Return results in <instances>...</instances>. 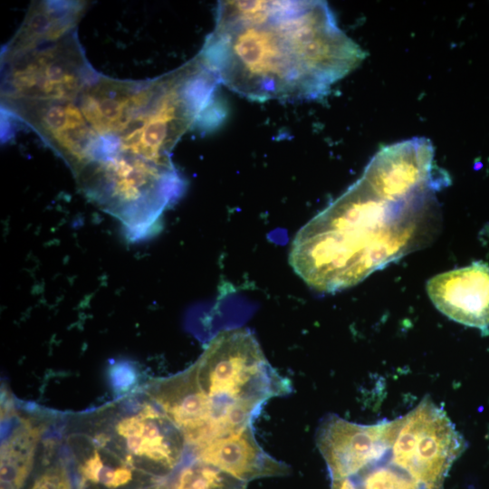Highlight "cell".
<instances>
[{
  "mask_svg": "<svg viewBox=\"0 0 489 489\" xmlns=\"http://www.w3.org/2000/svg\"><path fill=\"white\" fill-rule=\"evenodd\" d=\"M463 436L446 413L428 398L395 419L392 462L426 489H443L454 461L465 450Z\"/></svg>",
  "mask_w": 489,
  "mask_h": 489,
  "instance_id": "8",
  "label": "cell"
},
{
  "mask_svg": "<svg viewBox=\"0 0 489 489\" xmlns=\"http://www.w3.org/2000/svg\"><path fill=\"white\" fill-rule=\"evenodd\" d=\"M4 110L26 123L68 164L74 177L102 158L103 139L76 101L2 100Z\"/></svg>",
  "mask_w": 489,
  "mask_h": 489,
  "instance_id": "9",
  "label": "cell"
},
{
  "mask_svg": "<svg viewBox=\"0 0 489 489\" xmlns=\"http://www.w3.org/2000/svg\"><path fill=\"white\" fill-rule=\"evenodd\" d=\"M394 432V420L360 425L329 414L318 426L316 445L331 479L350 478L383 456Z\"/></svg>",
  "mask_w": 489,
  "mask_h": 489,
  "instance_id": "11",
  "label": "cell"
},
{
  "mask_svg": "<svg viewBox=\"0 0 489 489\" xmlns=\"http://www.w3.org/2000/svg\"><path fill=\"white\" fill-rule=\"evenodd\" d=\"M85 7L82 1L34 2L20 28L5 45L2 62L74 33Z\"/></svg>",
  "mask_w": 489,
  "mask_h": 489,
  "instance_id": "16",
  "label": "cell"
},
{
  "mask_svg": "<svg viewBox=\"0 0 489 489\" xmlns=\"http://www.w3.org/2000/svg\"><path fill=\"white\" fill-rule=\"evenodd\" d=\"M331 489H359L350 478L332 479Z\"/></svg>",
  "mask_w": 489,
  "mask_h": 489,
  "instance_id": "21",
  "label": "cell"
},
{
  "mask_svg": "<svg viewBox=\"0 0 489 489\" xmlns=\"http://www.w3.org/2000/svg\"><path fill=\"white\" fill-rule=\"evenodd\" d=\"M436 308L449 319L482 331L489 327V264H472L439 273L427 283Z\"/></svg>",
  "mask_w": 489,
  "mask_h": 489,
  "instance_id": "14",
  "label": "cell"
},
{
  "mask_svg": "<svg viewBox=\"0 0 489 489\" xmlns=\"http://www.w3.org/2000/svg\"><path fill=\"white\" fill-rule=\"evenodd\" d=\"M219 81L197 54L179 68L154 79L146 108L116 139L117 153L174 167L171 152L192 127H215L223 119Z\"/></svg>",
  "mask_w": 489,
  "mask_h": 489,
  "instance_id": "3",
  "label": "cell"
},
{
  "mask_svg": "<svg viewBox=\"0 0 489 489\" xmlns=\"http://www.w3.org/2000/svg\"><path fill=\"white\" fill-rule=\"evenodd\" d=\"M193 365L212 401L220 436L252 424L265 401L292 391L246 328L219 331Z\"/></svg>",
  "mask_w": 489,
  "mask_h": 489,
  "instance_id": "4",
  "label": "cell"
},
{
  "mask_svg": "<svg viewBox=\"0 0 489 489\" xmlns=\"http://www.w3.org/2000/svg\"><path fill=\"white\" fill-rule=\"evenodd\" d=\"M188 455L245 483L263 477L283 476L291 472L288 465L261 447L252 424L217 436L188 451Z\"/></svg>",
  "mask_w": 489,
  "mask_h": 489,
  "instance_id": "15",
  "label": "cell"
},
{
  "mask_svg": "<svg viewBox=\"0 0 489 489\" xmlns=\"http://www.w3.org/2000/svg\"><path fill=\"white\" fill-rule=\"evenodd\" d=\"M2 63V100L77 101L100 76L75 32Z\"/></svg>",
  "mask_w": 489,
  "mask_h": 489,
  "instance_id": "7",
  "label": "cell"
},
{
  "mask_svg": "<svg viewBox=\"0 0 489 489\" xmlns=\"http://www.w3.org/2000/svg\"><path fill=\"white\" fill-rule=\"evenodd\" d=\"M361 489H419V485L398 471L379 467L364 476Z\"/></svg>",
  "mask_w": 489,
  "mask_h": 489,
  "instance_id": "20",
  "label": "cell"
},
{
  "mask_svg": "<svg viewBox=\"0 0 489 489\" xmlns=\"http://www.w3.org/2000/svg\"><path fill=\"white\" fill-rule=\"evenodd\" d=\"M436 212L434 192L393 198L360 177L297 232L289 263L312 289L341 291L425 244Z\"/></svg>",
  "mask_w": 489,
  "mask_h": 489,
  "instance_id": "2",
  "label": "cell"
},
{
  "mask_svg": "<svg viewBox=\"0 0 489 489\" xmlns=\"http://www.w3.org/2000/svg\"><path fill=\"white\" fill-rule=\"evenodd\" d=\"M145 392L182 432L188 451L220 436L212 401L201 389L194 365L156 380Z\"/></svg>",
  "mask_w": 489,
  "mask_h": 489,
  "instance_id": "12",
  "label": "cell"
},
{
  "mask_svg": "<svg viewBox=\"0 0 489 489\" xmlns=\"http://www.w3.org/2000/svg\"><path fill=\"white\" fill-rule=\"evenodd\" d=\"M82 423L120 459L158 481H168L188 453L182 432L146 392L85 412Z\"/></svg>",
  "mask_w": 489,
  "mask_h": 489,
  "instance_id": "6",
  "label": "cell"
},
{
  "mask_svg": "<svg viewBox=\"0 0 489 489\" xmlns=\"http://www.w3.org/2000/svg\"><path fill=\"white\" fill-rule=\"evenodd\" d=\"M361 177L380 193L407 199L436 192L449 183L448 174L435 164L430 139L414 137L381 148Z\"/></svg>",
  "mask_w": 489,
  "mask_h": 489,
  "instance_id": "10",
  "label": "cell"
},
{
  "mask_svg": "<svg viewBox=\"0 0 489 489\" xmlns=\"http://www.w3.org/2000/svg\"><path fill=\"white\" fill-rule=\"evenodd\" d=\"M153 89L154 80L138 82L99 76L76 102L90 126L116 149L115 139L141 114Z\"/></svg>",
  "mask_w": 489,
  "mask_h": 489,
  "instance_id": "13",
  "label": "cell"
},
{
  "mask_svg": "<svg viewBox=\"0 0 489 489\" xmlns=\"http://www.w3.org/2000/svg\"><path fill=\"white\" fill-rule=\"evenodd\" d=\"M246 484L188 454L168 481V489H246Z\"/></svg>",
  "mask_w": 489,
  "mask_h": 489,
  "instance_id": "19",
  "label": "cell"
},
{
  "mask_svg": "<svg viewBox=\"0 0 489 489\" xmlns=\"http://www.w3.org/2000/svg\"><path fill=\"white\" fill-rule=\"evenodd\" d=\"M198 55L219 83L253 101L326 96L365 59L324 1H219Z\"/></svg>",
  "mask_w": 489,
  "mask_h": 489,
  "instance_id": "1",
  "label": "cell"
},
{
  "mask_svg": "<svg viewBox=\"0 0 489 489\" xmlns=\"http://www.w3.org/2000/svg\"><path fill=\"white\" fill-rule=\"evenodd\" d=\"M48 427L34 417H15L2 443L1 489H24Z\"/></svg>",
  "mask_w": 489,
  "mask_h": 489,
  "instance_id": "17",
  "label": "cell"
},
{
  "mask_svg": "<svg viewBox=\"0 0 489 489\" xmlns=\"http://www.w3.org/2000/svg\"><path fill=\"white\" fill-rule=\"evenodd\" d=\"M24 489H76L60 431H47Z\"/></svg>",
  "mask_w": 489,
  "mask_h": 489,
  "instance_id": "18",
  "label": "cell"
},
{
  "mask_svg": "<svg viewBox=\"0 0 489 489\" xmlns=\"http://www.w3.org/2000/svg\"><path fill=\"white\" fill-rule=\"evenodd\" d=\"M83 194L117 218L131 240L155 232L185 190L177 168L125 153L96 160L75 176Z\"/></svg>",
  "mask_w": 489,
  "mask_h": 489,
  "instance_id": "5",
  "label": "cell"
},
{
  "mask_svg": "<svg viewBox=\"0 0 489 489\" xmlns=\"http://www.w3.org/2000/svg\"><path fill=\"white\" fill-rule=\"evenodd\" d=\"M168 481L164 482V483L154 484V485L147 487L145 489H168Z\"/></svg>",
  "mask_w": 489,
  "mask_h": 489,
  "instance_id": "22",
  "label": "cell"
}]
</instances>
